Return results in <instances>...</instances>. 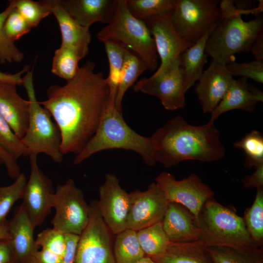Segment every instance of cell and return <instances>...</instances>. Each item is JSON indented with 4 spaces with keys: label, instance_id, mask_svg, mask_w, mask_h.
I'll return each mask as SVG.
<instances>
[{
    "label": "cell",
    "instance_id": "74e56055",
    "mask_svg": "<svg viewBox=\"0 0 263 263\" xmlns=\"http://www.w3.org/2000/svg\"><path fill=\"white\" fill-rule=\"evenodd\" d=\"M0 147L15 159L27 156L21 139L14 132L9 124L0 115Z\"/></svg>",
    "mask_w": 263,
    "mask_h": 263
},
{
    "label": "cell",
    "instance_id": "f546056e",
    "mask_svg": "<svg viewBox=\"0 0 263 263\" xmlns=\"http://www.w3.org/2000/svg\"><path fill=\"white\" fill-rule=\"evenodd\" d=\"M137 234L143 251L150 257L163 253L170 243L162 222L137 231Z\"/></svg>",
    "mask_w": 263,
    "mask_h": 263
},
{
    "label": "cell",
    "instance_id": "2e32d148",
    "mask_svg": "<svg viewBox=\"0 0 263 263\" xmlns=\"http://www.w3.org/2000/svg\"><path fill=\"white\" fill-rule=\"evenodd\" d=\"M129 194L131 204L127 228L137 231L162 222L169 202L155 182L144 191L135 189Z\"/></svg>",
    "mask_w": 263,
    "mask_h": 263
},
{
    "label": "cell",
    "instance_id": "83f0119b",
    "mask_svg": "<svg viewBox=\"0 0 263 263\" xmlns=\"http://www.w3.org/2000/svg\"><path fill=\"white\" fill-rule=\"evenodd\" d=\"M116 235L113 247L116 263H133L146 256L140 246L136 231L127 228Z\"/></svg>",
    "mask_w": 263,
    "mask_h": 263
},
{
    "label": "cell",
    "instance_id": "4316f807",
    "mask_svg": "<svg viewBox=\"0 0 263 263\" xmlns=\"http://www.w3.org/2000/svg\"><path fill=\"white\" fill-rule=\"evenodd\" d=\"M103 42L109 64V73L106 78L110 90L109 103L115 106L116 94L128 50L114 41Z\"/></svg>",
    "mask_w": 263,
    "mask_h": 263
},
{
    "label": "cell",
    "instance_id": "b9f144b4",
    "mask_svg": "<svg viewBox=\"0 0 263 263\" xmlns=\"http://www.w3.org/2000/svg\"><path fill=\"white\" fill-rule=\"evenodd\" d=\"M66 249L61 263H75L77 245L79 236L65 234Z\"/></svg>",
    "mask_w": 263,
    "mask_h": 263
},
{
    "label": "cell",
    "instance_id": "7a4b0ae2",
    "mask_svg": "<svg viewBox=\"0 0 263 263\" xmlns=\"http://www.w3.org/2000/svg\"><path fill=\"white\" fill-rule=\"evenodd\" d=\"M214 123L209 121L194 126L179 115L169 120L150 137L155 162L169 168L185 160L213 162L223 159L225 150Z\"/></svg>",
    "mask_w": 263,
    "mask_h": 263
},
{
    "label": "cell",
    "instance_id": "d590c367",
    "mask_svg": "<svg viewBox=\"0 0 263 263\" xmlns=\"http://www.w3.org/2000/svg\"><path fill=\"white\" fill-rule=\"evenodd\" d=\"M15 8L31 28L38 26L42 19L52 14L48 0H16Z\"/></svg>",
    "mask_w": 263,
    "mask_h": 263
},
{
    "label": "cell",
    "instance_id": "ab89813d",
    "mask_svg": "<svg viewBox=\"0 0 263 263\" xmlns=\"http://www.w3.org/2000/svg\"><path fill=\"white\" fill-rule=\"evenodd\" d=\"M228 72L233 75L241 76L245 78L263 83V60L255 59L250 61L238 63L231 62L226 66Z\"/></svg>",
    "mask_w": 263,
    "mask_h": 263
},
{
    "label": "cell",
    "instance_id": "e0dca14e",
    "mask_svg": "<svg viewBox=\"0 0 263 263\" xmlns=\"http://www.w3.org/2000/svg\"><path fill=\"white\" fill-rule=\"evenodd\" d=\"M233 79L226 66L211 60L198 80L195 90L203 113H211L215 110Z\"/></svg>",
    "mask_w": 263,
    "mask_h": 263
},
{
    "label": "cell",
    "instance_id": "836d02e7",
    "mask_svg": "<svg viewBox=\"0 0 263 263\" xmlns=\"http://www.w3.org/2000/svg\"><path fill=\"white\" fill-rule=\"evenodd\" d=\"M234 147L242 150L245 154L244 166L248 169L263 165V136L253 130L233 143Z\"/></svg>",
    "mask_w": 263,
    "mask_h": 263
},
{
    "label": "cell",
    "instance_id": "c3c4849f",
    "mask_svg": "<svg viewBox=\"0 0 263 263\" xmlns=\"http://www.w3.org/2000/svg\"><path fill=\"white\" fill-rule=\"evenodd\" d=\"M0 157L3 164L6 166L11 165L14 162V159L1 147H0Z\"/></svg>",
    "mask_w": 263,
    "mask_h": 263
},
{
    "label": "cell",
    "instance_id": "d4e9b609",
    "mask_svg": "<svg viewBox=\"0 0 263 263\" xmlns=\"http://www.w3.org/2000/svg\"><path fill=\"white\" fill-rule=\"evenodd\" d=\"M215 27L207 32L180 56L185 93L199 80L204 71V67L207 63V56L205 51L206 43L209 36Z\"/></svg>",
    "mask_w": 263,
    "mask_h": 263
},
{
    "label": "cell",
    "instance_id": "f6af8a7d",
    "mask_svg": "<svg viewBox=\"0 0 263 263\" xmlns=\"http://www.w3.org/2000/svg\"><path fill=\"white\" fill-rule=\"evenodd\" d=\"M0 263H16L14 251L8 239H0Z\"/></svg>",
    "mask_w": 263,
    "mask_h": 263
},
{
    "label": "cell",
    "instance_id": "cb8c5ba5",
    "mask_svg": "<svg viewBox=\"0 0 263 263\" xmlns=\"http://www.w3.org/2000/svg\"><path fill=\"white\" fill-rule=\"evenodd\" d=\"M150 258L156 263H214L206 247L199 240L170 242L163 253Z\"/></svg>",
    "mask_w": 263,
    "mask_h": 263
},
{
    "label": "cell",
    "instance_id": "f35d334b",
    "mask_svg": "<svg viewBox=\"0 0 263 263\" xmlns=\"http://www.w3.org/2000/svg\"><path fill=\"white\" fill-rule=\"evenodd\" d=\"M37 244L63 257L66 249L65 234L53 227L46 228L38 234Z\"/></svg>",
    "mask_w": 263,
    "mask_h": 263
},
{
    "label": "cell",
    "instance_id": "f1b7e54d",
    "mask_svg": "<svg viewBox=\"0 0 263 263\" xmlns=\"http://www.w3.org/2000/svg\"><path fill=\"white\" fill-rule=\"evenodd\" d=\"M148 68L137 55L128 50L116 94L115 107L122 112V101L127 90Z\"/></svg>",
    "mask_w": 263,
    "mask_h": 263
},
{
    "label": "cell",
    "instance_id": "ac0fdd59",
    "mask_svg": "<svg viewBox=\"0 0 263 263\" xmlns=\"http://www.w3.org/2000/svg\"><path fill=\"white\" fill-rule=\"evenodd\" d=\"M8 240L14 251L16 263H29L33 255L39 250L34 237V226L21 204L11 220L7 222Z\"/></svg>",
    "mask_w": 263,
    "mask_h": 263
},
{
    "label": "cell",
    "instance_id": "60d3db41",
    "mask_svg": "<svg viewBox=\"0 0 263 263\" xmlns=\"http://www.w3.org/2000/svg\"><path fill=\"white\" fill-rule=\"evenodd\" d=\"M31 29L15 8L8 15L4 24V30L6 36L14 42L29 33Z\"/></svg>",
    "mask_w": 263,
    "mask_h": 263
},
{
    "label": "cell",
    "instance_id": "e575fe53",
    "mask_svg": "<svg viewBox=\"0 0 263 263\" xmlns=\"http://www.w3.org/2000/svg\"><path fill=\"white\" fill-rule=\"evenodd\" d=\"M16 0H10L7 7L0 13V64L6 62H19L22 60L24 55L16 46L14 41L9 39L4 30L5 21L15 8Z\"/></svg>",
    "mask_w": 263,
    "mask_h": 263
},
{
    "label": "cell",
    "instance_id": "1f68e13d",
    "mask_svg": "<svg viewBox=\"0 0 263 263\" xmlns=\"http://www.w3.org/2000/svg\"><path fill=\"white\" fill-rule=\"evenodd\" d=\"M256 189L254 201L245 210L243 218L252 242L261 247L263 244V187Z\"/></svg>",
    "mask_w": 263,
    "mask_h": 263
},
{
    "label": "cell",
    "instance_id": "9c48e42d",
    "mask_svg": "<svg viewBox=\"0 0 263 263\" xmlns=\"http://www.w3.org/2000/svg\"><path fill=\"white\" fill-rule=\"evenodd\" d=\"M55 214L51 221L53 227L64 234L80 235L87 226L90 207L82 191L70 178L57 185L50 198Z\"/></svg>",
    "mask_w": 263,
    "mask_h": 263
},
{
    "label": "cell",
    "instance_id": "8d00e7d4",
    "mask_svg": "<svg viewBox=\"0 0 263 263\" xmlns=\"http://www.w3.org/2000/svg\"><path fill=\"white\" fill-rule=\"evenodd\" d=\"M27 179L23 173L11 185L0 187V226L5 224L6 216L14 203L21 199Z\"/></svg>",
    "mask_w": 263,
    "mask_h": 263
},
{
    "label": "cell",
    "instance_id": "4dcf8cb0",
    "mask_svg": "<svg viewBox=\"0 0 263 263\" xmlns=\"http://www.w3.org/2000/svg\"><path fill=\"white\" fill-rule=\"evenodd\" d=\"M82 59L74 48L61 44L54 53L51 71L55 75L68 81L77 74L78 62Z\"/></svg>",
    "mask_w": 263,
    "mask_h": 263
},
{
    "label": "cell",
    "instance_id": "8992f818",
    "mask_svg": "<svg viewBox=\"0 0 263 263\" xmlns=\"http://www.w3.org/2000/svg\"><path fill=\"white\" fill-rule=\"evenodd\" d=\"M262 31V17L245 21L236 13L223 19L213 30L206 43V53L212 60L226 66L235 61V54L250 52Z\"/></svg>",
    "mask_w": 263,
    "mask_h": 263
},
{
    "label": "cell",
    "instance_id": "3957f363",
    "mask_svg": "<svg viewBox=\"0 0 263 263\" xmlns=\"http://www.w3.org/2000/svg\"><path fill=\"white\" fill-rule=\"evenodd\" d=\"M114 149L133 151L149 166L155 164L150 137L144 136L133 131L125 122L122 112L109 103L95 132L76 154L74 164H79L99 151Z\"/></svg>",
    "mask_w": 263,
    "mask_h": 263
},
{
    "label": "cell",
    "instance_id": "9a60e30c",
    "mask_svg": "<svg viewBox=\"0 0 263 263\" xmlns=\"http://www.w3.org/2000/svg\"><path fill=\"white\" fill-rule=\"evenodd\" d=\"M37 155H30V174L21 199L30 219L35 227L41 225L52 208L50 198L54 191L53 183L39 168Z\"/></svg>",
    "mask_w": 263,
    "mask_h": 263
},
{
    "label": "cell",
    "instance_id": "8fae6325",
    "mask_svg": "<svg viewBox=\"0 0 263 263\" xmlns=\"http://www.w3.org/2000/svg\"><path fill=\"white\" fill-rule=\"evenodd\" d=\"M155 183L165 193L169 202L180 204L188 209L197 221L205 203L213 198L214 192L196 174L180 180L168 172H162L155 179Z\"/></svg>",
    "mask_w": 263,
    "mask_h": 263
},
{
    "label": "cell",
    "instance_id": "4fadbf2b",
    "mask_svg": "<svg viewBox=\"0 0 263 263\" xmlns=\"http://www.w3.org/2000/svg\"><path fill=\"white\" fill-rule=\"evenodd\" d=\"M171 12L151 18L145 22L154 40L161 60L152 75H158L171 67L181 55L193 44L184 38L175 28Z\"/></svg>",
    "mask_w": 263,
    "mask_h": 263
},
{
    "label": "cell",
    "instance_id": "6da1fadb",
    "mask_svg": "<svg viewBox=\"0 0 263 263\" xmlns=\"http://www.w3.org/2000/svg\"><path fill=\"white\" fill-rule=\"evenodd\" d=\"M87 61L64 86L53 85L39 103L51 113L61 135L63 154H77L95 132L109 103L107 78Z\"/></svg>",
    "mask_w": 263,
    "mask_h": 263
},
{
    "label": "cell",
    "instance_id": "52a82bcc",
    "mask_svg": "<svg viewBox=\"0 0 263 263\" xmlns=\"http://www.w3.org/2000/svg\"><path fill=\"white\" fill-rule=\"evenodd\" d=\"M33 70L28 71L22 77V85L27 94L30 104L28 123L21 140L26 148L27 156L44 153L54 161L61 163V135L52 119L50 112L38 101L33 83Z\"/></svg>",
    "mask_w": 263,
    "mask_h": 263
},
{
    "label": "cell",
    "instance_id": "d6986e66",
    "mask_svg": "<svg viewBox=\"0 0 263 263\" xmlns=\"http://www.w3.org/2000/svg\"><path fill=\"white\" fill-rule=\"evenodd\" d=\"M247 78L233 79L222 99L211 113L209 121L214 122L222 114L233 110L253 112L263 101V93L249 83Z\"/></svg>",
    "mask_w": 263,
    "mask_h": 263
},
{
    "label": "cell",
    "instance_id": "484cf974",
    "mask_svg": "<svg viewBox=\"0 0 263 263\" xmlns=\"http://www.w3.org/2000/svg\"><path fill=\"white\" fill-rule=\"evenodd\" d=\"M206 249L214 263H263V250L255 244L209 246Z\"/></svg>",
    "mask_w": 263,
    "mask_h": 263
},
{
    "label": "cell",
    "instance_id": "ba28073f",
    "mask_svg": "<svg viewBox=\"0 0 263 263\" xmlns=\"http://www.w3.org/2000/svg\"><path fill=\"white\" fill-rule=\"evenodd\" d=\"M218 0H175L171 13L180 35L194 44L223 19Z\"/></svg>",
    "mask_w": 263,
    "mask_h": 263
},
{
    "label": "cell",
    "instance_id": "7dc6e473",
    "mask_svg": "<svg viewBox=\"0 0 263 263\" xmlns=\"http://www.w3.org/2000/svg\"><path fill=\"white\" fill-rule=\"evenodd\" d=\"M250 52H251L255 59L263 60V31L259 34L255 40Z\"/></svg>",
    "mask_w": 263,
    "mask_h": 263
},
{
    "label": "cell",
    "instance_id": "7402d4cb",
    "mask_svg": "<svg viewBox=\"0 0 263 263\" xmlns=\"http://www.w3.org/2000/svg\"><path fill=\"white\" fill-rule=\"evenodd\" d=\"M68 14L80 25L89 28L94 23L109 24L117 0H59Z\"/></svg>",
    "mask_w": 263,
    "mask_h": 263
},
{
    "label": "cell",
    "instance_id": "ee69618b",
    "mask_svg": "<svg viewBox=\"0 0 263 263\" xmlns=\"http://www.w3.org/2000/svg\"><path fill=\"white\" fill-rule=\"evenodd\" d=\"M62 258L51 251L41 248L33 255L29 263H61Z\"/></svg>",
    "mask_w": 263,
    "mask_h": 263
},
{
    "label": "cell",
    "instance_id": "7bdbcfd3",
    "mask_svg": "<svg viewBox=\"0 0 263 263\" xmlns=\"http://www.w3.org/2000/svg\"><path fill=\"white\" fill-rule=\"evenodd\" d=\"M251 174L245 176L242 180L243 187L245 189H256L263 187V165L257 167Z\"/></svg>",
    "mask_w": 263,
    "mask_h": 263
},
{
    "label": "cell",
    "instance_id": "681fc988",
    "mask_svg": "<svg viewBox=\"0 0 263 263\" xmlns=\"http://www.w3.org/2000/svg\"><path fill=\"white\" fill-rule=\"evenodd\" d=\"M9 239L7 231V222L0 226V239Z\"/></svg>",
    "mask_w": 263,
    "mask_h": 263
},
{
    "label": "cell",
    "instance_id": "d6a6232c",
    "mask_svg": "<svg viewBox=\"0 0 263 263\" xmlns=\"http://www.w3.org/2000/svg\"><path fill=\"white\" fill-rule=\"evenodd\" d=\"M175 0H126L127 7L135 18L146 21L149 19L169 13Z\"/></svg>",
    "mask_w": 263,
    "mask_h": 263
},
{
    "label": "cell",
    "instance_id": "ffe728a7",
    "mask_svg": "<svg viewBox=\"0 0 263 263\" xmlns=\"http://www.w3.org/2000/svg\"><path fill=\"white\" fill-rule=\"evenodd\" d=\"M162 223L170 242L183 243L199 240V229L195 217L180 204L168 203Z\"/></svg>",
    "mask_w": 263,
    "mask_h": 263
},
{
    "label": "cell",
    "instance_id": "816d5d0a",
    "mask_svg": "<svg viewBox=\"0 0 263 263\" xmlns=\"http://www.w3.org/2000/svg\"><path fill=\"white\" fill-rule=\"evenodd\" d=\"M2 164H3L2 161L0 157V165Z\"/></svg>",
    "mask_w": 263,
    "mask_h": 263
},
{
    "label": "cell",
    "instance_id": "603a6c76",
    "mask_svg": "<svg viewBox=\"0 0 263 263\" xmlns=\"http://www.w3.org/2000/svg\"><path fill=\"white\" fill-rule=\"evenodd\" d=\"M51 13L58 23L61 44L75 49L83 58L88 53L92 36L89 28L79 24L65 10L59 0H48Z\"/></svg>",
    "mask_w": 263,
    "mask_h": 263
},
{
    "label": "cell",
    "instance_id": "44dd1931",
    "mask_svg": "<svg viewBox=\"0 0 263 263\" xmlns=\"http://www.w3.org/2000/svg\"><path fill=\"white\" fill-rule=\"evenodd\" d=\"M29 112V102L19 95L17 85L0 81V115L21 139L27 128Z\"/></svg>",
    "mask_w": 263,
    "mask_h": 263
},
{
    "label": "cell",
    "instance_id": "7c38bea8",
    "mask_svg": "<svg viewBox=\"0 0 263 263\" xmlns=\"http://www.w3.org/2000/svg\"><path fill=\"white\" fill-rule=\"evenodd\" d=\"M133 90L158 97L166 110L174 111L184 108L186 93L180 58L163 73L137 81L133 85Z\"/></svg>",
    "mask_w": 263,
    "mask_h": 263
},
{
    "label": "cell",
    "instance_id": "277c9868",
    "mask_svg": "<svg viewBox=\"0 0 263 263\" xmlns=\"http://www.w3.org/2000/svg\"><path fill=\"white\" fill-rule=\"evenodd\" d=\"M197 223L199 240L206 247H239L254 244L243 217L238 215L234 208L224 206L213 198L203 205L198 216Z\"/></svg>",
    "mask_w": 263,
    "mask_h": 263
},
{
    "label": "cell",
    "instance_id": "bcb514c9",
    "mask_svg": "<svg viewBox=\"0 0 263 263\" xmlns=\"http://www.w3.org/2000/svg\"><path fill=\"white\" fill-rule=\"evenodd\" d=\"M29 68L30 65H26L21 71L14 74L0 72V81L12 83L17 85H22L23 80L21 75L29 70Z\"/></svg>",
    "mask_w": 263,
    "mask_h": 263
},
{
    "label": "cell",
    "instance_id": "f907efd6",
    "mask_svg": "<svg viewBox=\"0 0 263 263\" xmlns=\"http://www.w3.org/2000/svg\"><path fill=\"white\" fill-rule=\"evenodd\" d=\"M133 263H156L150 257L145 256Z\"/></svg>",
    "mask_w": 263,
    "mask_h": 263
},
{
    "label": "cell",
    "instance_id": "5b68a950",
    "mask_svg": "<svg viewBox=\"0 0 263 263\" xmlns=\"http://www.w3.org/2000/svg\"><path fill=\"white\" fill-rule=\"evenodd\" d=\"M101 42L113 40L133 52L154 71L158 66V54L153 37L145 21L132 16L126 5V0H117L110 22L96 34Z\"/></svg>",
    "mask_w": 263,
    "mask_h": 263
},
{
    "label": "cell",
    "instance_id": "5bb4252c",
    "mask_svg": "<svg viewBox=\"0 0 263 263\" xmlns=\"http://www.w3.org/2000/svg\"><path fill=\"white\" fill-rule=\"evenodd\" d=\"M130 204V194L121 187L117 177L107 173L99 188L97 205L102 219L113 234L127 229Z\"/></svg>",
    "mask_w": 263,
    "mask_h": 263
},
{
    "label": "cell",
    "instance_id": "30bf717a",
    "mask_svg": "<svg viewBox=\"0 0 263 263\" xmlns=\"http://www.w3.org/2000/svg\"><path fill=\"white\" fill-rule=\"evenodd\" d=\"M89 205L90 218L79 235L75 263H116L112 247V233L100 215L97 201H92Z\"/></svg>",
    "mask_w": 263,
    "mask_h": 263
}]
</instances>
